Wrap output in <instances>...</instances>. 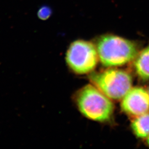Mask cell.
<instances>
[{
	"label": "cell",
	"mask_w": 149,
	"mask_h": 149,
	"mask_svg": "<svg viewBox=\"0 0 149 149\" xmlns=\"http://www.w3.org/2000/svg\"><path fill=\"white\" fill-rule=\"evenodd\" d=\"M99 60L96 46L90 42L77 40L70 44L66 54L70 69L76 74L92 72Z\"/></svg>",
	"instance_id": "obj_4"
},
{
	"label": "cell",
	"mask_w": 149,
	"mask_h": 149,
	"mask_svg": "<svg viewBox=\"0 0 149 149\" xmlns=\"http://www.w3.org/2000/svg\"><path fill=\"white\" fill-rule=\"evenodd\" d=\"M112 100L93 85H87L80 90L76 102L80 112L93 121L104 122L113 114L114 106Z\"/></svg>",
	"instance_id": "obj_2"
},
{
	"label": "cell",
	"mask_w": 149,
	"mask_h": 149,
	"mask_svg": "<svg viewBox=\"0 0 149 149\" xmlns=\"http://www.w3.org/2000/svg\"><path fill=\"white\" fill-rule=\"evenodd\" d=\"M134 68L140 78L149 80V44L138 54L135 59Z\"/></svg>",
	"instance_id": "obj_6"
},
{
	"label": "cell",
	"mask_w": 149,
	"mask_h": 149,
	"mask_svg": "<svg viewBox=\"0 0 149 149\" xmlns=\"http://www.w3.org/2000/svg\"><path fill=\"white\" fill-rule=\"evenodd\" d=\"M52 9L48 6H43L38 11V17L42 21L48 19L52 15Z\"/></svg>",
	"instance_id": "obj_8"
},
{
	"label": "cell",
	"mask_w": 149,
	"mask_h": 149,
	"mask_svg": "<svg viewBox=\"0 0 149 149\" xmlns=\"http://www.w3.org/2000/svg\"><path fill=\"white\" fill-rule=\"evenodd\" d=\"M96 46L100 62L108 68L128 64L138 54V47L134 42L111 34L100 36Z\"/></svg>",
	"instance_id": "obj_1"
},
{
	"label": "cell",
	"mask_w": 149,
	"mask_h": 149,
	"mask_svg": "<svg viewBox=\"0 0 149 149\" xmlns=\"http://www.w3.org/2000/svg\"><path fill=\"white\" fill-rule=\"evenodd\" d=\"M148 93H149V90H148Z\"/></svg>",
	"instance_id": "obj_10"
},
{
	"label": "cell",
	"mask_w": 149,
	"mask_h": 149,
	"mask_svg": "<svg viewBox=\"0 0 149 149\" xmlns=\"http://www.w3.org/2000/svg\"><path fill=\"white\" fill-rule=\"evenodd\" d=\"M89 78L92 85L113 100L122 99L133 85L131 74L125 70L115 68L92 72Z\"/></svg>",
	"instance_id": "obj_3"
},
{
	"label": "cell",
	"mask_w": 149,
	"mask_h": 149,
	"mask_svg": "<svg viewBox=\"0 0 149 149\" xmlns=\"http://www.w3.org/2000/svg\"><path fill=\"white\" fill-rule=\"evenodd\" d=\"M147 138H148V139H147V143H148V144L149 145V136Z\"/></svg>",
	"instance_id": "obj_9"
},
{
	"label": "cell",
	"mask_w": 149,
	"mask_h": 149,
	"mask_svg": "<svg viewBox=\"0 0 149 149\" xmlns=\"http://www.w3.org/2000/svg\"><path fill=\"white\" fill-rule=\"evenodd\" d=\"M131 127L136 137L147 138L149 136V112L135 117Z\"/></svg>",
	"instance_id": "obj_7"
},
{
	"label": "cell",
	"mask_w": 149,
	"mask_h": 149,
	"mask_svg": "<svg viewBox=\"0 0 149 149\" xmlns=\"http://www.w3.org/2000/svg\"><path fill=\"white\" fill-rule=\"evenodd\" d=\"M122 100V109L129 116L136 117L149 112V93L143 87L132 88Z\"/></svg>",
	"instance_id": "obj_5"
}]
</instances>
